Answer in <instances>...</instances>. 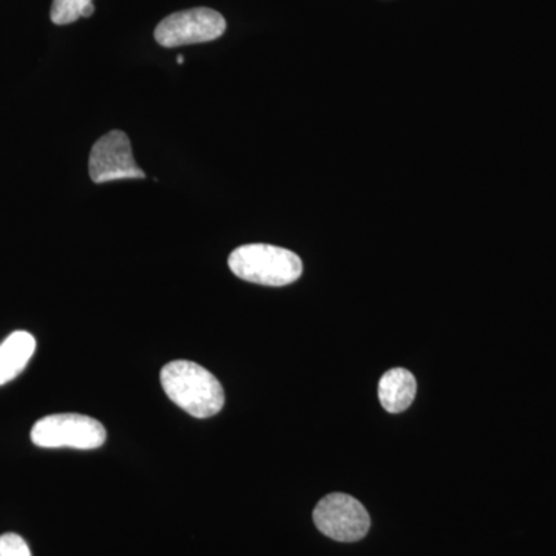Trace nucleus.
I'll return each instance as SVG.
<instances>
[{
  "instance_id": "nucleus-1",
  "label": "nucleus",
  "mask_w": 556,
  "mask_h": 556,
  "mask_svg": "<svg viewBox=\"0 0 556 556\" xmlns=\"http://www.w3.org/2000/svg\"><path fill=\"white\" fill-rule=\"evenodd\" d=\"M167 397L197 419L218 415L225 407V390L206 368L189 361H175L161 371Z\"/></svg>"
},
{
  "instance_id": "nucleus-2",
  "label": "nucleus",
  "mask_w": 556,
  "mask_h": 556,
  "mask_svg": "<svg viewBox=\"0 0 556 556\" xmlns=\"http://www.w3.org/2000/svg\"><path fill=\"white\" fill-rule=\"evenodd\" d=\"M229 268L241 280L263 287H287L298 281L303 263L298 254L270 244H244L229 255Z\"/></svg>"
},
{
  "instance_id": "nucleus-3",
  "label": "nucleus",
  "mask_w": 556,
  "mask_h": 556,
  "mask_svg": "<svg viewBox=\"0 0 556 556\" xmlns=\"http://www.w3.org/2000/svg\"><path fill=\"white\" fill-rule=\"evenodd\" d=\"M105 439L108 431L100 420L75 413L42 417L31 428L33 444L40 448L94 450Z\"/></svg>"
},
{
  "instance_id": "nucleus-4",
  "label": "nucleus",
  "mask_w": 556,
  "mask_h": 556,
  "mask_svg": "<svg viewBox=\"0 0 556 556\" xmlns=\"http://www.w3.org/2000/svg\"><path fill=\"white\" fill-rule=\"evenodd\" d=\"M314 525L339 543H356L367 536L371 519L364 504L345 493H331L314 508Z\"/></svg>"
},
{
  "instance_id": "nucleus-5",
  "label": "nucleus",
  "mask_w": 556,
  "mask_h": 556,
  "mask_svg": "<svg viewBox=\"0 0 556 556\" xmlns=\"http://www.w3.org/2000/svg\"><path fill=\"white\" fill-rule=\"evenodd\" d=\"M226 31V21L218 11L190 9L170 14L161 21L155 30L156 42L164 49L211 42L222 38Z\"/></svg>"
},
{
  "instance_id": "nucleus-6",
  "label": "nucleus",
  "mask_w": 556,
  "mask_h": 556,
  "mask_svg": "<svg viewBox=\"0 0 556 556\" xmlns=\"http://www.w3.org/2000/svg\"><path fill=\"white\" fill-rule=\"evenodd\" d=\"M89 172L91 181H118V179L146 178L131 153L130 139L124 131L113 130L98 139L91 149Z\"/></svg>"
},
{
  "instance_id": "nucleus-7",
  "label": "nucleus",
  "mask_w": 556,
  "mask_h": 556,
  "mask_svg": "<svg viewBox=\"0 0 556 556\" xmlns=\"http://www.w3.org/2000/svg\"><path fill=\"white\" fill-rule=\"evenodd\" d=\"M417 383L415 376L404 368H394L386 372L379 383V401L388 413L405 412L415 401Z\"/></svg>"
},
{
  "instance_id": "nucleus-8",
  "label": "nucleus",
  "mask_w": 556,
  "mask_h": 556,
  "mask_svg": "<svg viewBox=\"0 0 556 556\" xmlns=\"http://www.w3.org/2000/svg\"><path fill=\"white\" fill-rule=\"evenodd\" d=\"M36 351V339L27 331H14L0 343V386L24 371Z\"/></svg>"
},
{
  "instance_id": "nucleus-9",
  "label": "nucleus",
  "mask_w": 556,
  "mask_h": 556,
  "mask_svg": "<svg viewBox=\"0 0 556 556\" xmlns=\"http://www.w3.org/2000/svg\"><path fill=\"white\" fill-rule=\"evenodd\" d=\"M93 3V0H53L50 17L53 24L68 25L83 17L84 10Z\"/></svg>"
},
{
  "instance_id": "nucleus-10",
  "label": "nucleus",
  "mask_w": 556,
  "mask_h": 556,
  "mask_svg": "<svg viewBox=\"0 0 556 556\" xmlns=\"http://www.w3.org/2000/svg\"><path fill=\"white\" fill-rule=\"evenodd\" d=\"M0 556H31V551L17 533H3L0 535Z\"/></svg>"
},
{
  "instance_id": "nucleus-11",
  "label": "nucleus",
  "mask_w": 556,
  "mask_h": 556,
  "mask_svg": "<svg viewBox=\"0 0 556 556\" xmlns=\"http://www.w3.org/2000/svg\"><path fill=\"white\" fill-rule=\"evenodd\" d=\"M177 62L179 65L185 64V58H182L181 54H179V56L177 58Z\"/></svg>"
}]
</instances>
